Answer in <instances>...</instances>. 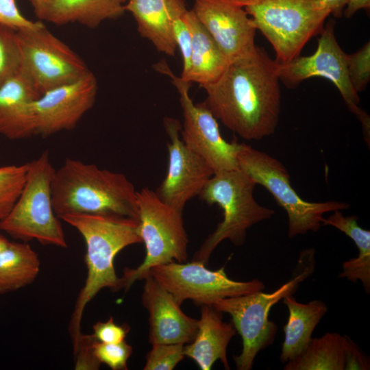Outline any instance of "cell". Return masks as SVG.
Returning <instances> with one entry per match:
<instances>
[{
    "label": "cell",
    "instance_id": "obj_1",
    "mask_svg": "<svg viewBox=\"0 0 370 370\" xmlns=\"http://www.w3.org/2000/svg\"><path fill=\"white\" fill-rule=\"evenodd\" d=\"M278 63L256 46L230 62L221 75L203 88L204 103L217 120L246 140H260L278 125L281 90Z\"/></svg>",
    "mask_w": 370,
    "mask_h": 370
},
{
    "label": "cell",
    "instance_id": "obj_2",
    "mask_svg": "<svg viewBox=\"0 0 370 370\" xmlns=\"http://www.w3.org/2000/svg\"><path fill=\"white\" fill-rule=\"evenodd\" d=\"M83 237L87 275L77 296L69 331L75 354L82 333L81 321L87 304L103 288L121 290V278L114 268L116 256L124 248L142 243L138 220L115 215L71 214L60 217Z\"/></svg>",
    "mask_w": 370,
    "mask_h": 370
},
{
    "label": "cell",
    "instance_id": "obj_3",
    "mask_svg": "<svg viewBox=\"0 0 370 370\" xmlns=\"http://www.w3.org/2000/svg\"><path fill=\"white\" fill-rule=\"evenodd\" d=\"M54 212L115 215L138 220L137 190L121 173L67 158L55 169L51 182Z\"/></svg>",
    "mask_w": 370,
    "mask_h": 370
},
{
    "label": "cell",
    "instance_id": "obj_4",
    "mask_svg": "<svg viewBox=\"0 0 370 370\" xmlns=\"http://www.w3.org/2000/svg\"><path fill=\"white\" fill-rule=\"evenodd\" d=\"M315 251L310 248L301 251L293 277L271 293L262 291L220 299L210 306L217 310L229 314L241 335L243 349L234 356L236 369L250 370L261 350L271 345L278 330L277 325L269 319L273 306L288 295H293L301 282L314 271Z\"/></svg>",
    "mask_w": 370,
    "mask_h": 370
},
{
    "label": "cell",
    "instance_id": "obj_5",
    "mask_svg": "<svg viewBox=\"0 0 370 370\" xmlns=\"http://www.w3.org/2000/svg\"><path fill=\"white\" fill-rule=\"evenodd\" d=\"M256 185L239 169L214 173L199 197L210 205H219L223 219L195 252L193 260L207 263L212 251L224 240L236 246L243 245L249 228L275 214L273 210L256 201L254 190Z\"/></svg>",
    "mask_w": 370,
    "mask_h": 370
},
{
    "label": "cell",
    "instance_id": "obj_6",
    "mask_svg": "<svg viewBox=\"0 0 370 370\" xmlns=\"http://www.w3.org/2000/svg\"><path fill=\"white\" fill-rule=\"evenodd\" d=\"M54 171L48 151L28 162L24 186L10 213L0 221V230L22 242L36 240L42 245L67 247L52 204Z\"/></svg>",
    "mask_w": 370,
    "mask_h": 370
},
{
    "label": "cell",
    "instance_id": "obj_7",
    "mask_svg": "<svg viewBox=\"0 0 370 370\" xmlns=\"http://www.w3.org/2000/svg\"><path fill=\"white\" fill-rule=\"evenodd\" d=\"M138 233L145 247L143 262L134 269L125 268L121 278V290H128L143 280L149 270L172 261L184 262L188 254V236L182 211L164 202L148 188L137 191Z\"/></svg>",
    "mask_w": 370,
    "mask_h": 370
},
{
    "label": "cell",
    "instance_id": "obj_8",
    "mask_svg": "<svg viewBox=\"0 0 370 370\" xmlns=\"http://www.w3.org/2000/svg\"><path fill=\"white\" fill-rule=\"evenodd\" d=\"M241 6L271 45L278 63L300 56L306 43L319 35L328 15L317 0H233Z\"/></svg>",
    "mask_w": 370,
    "mask_h": 370
},
{
    "label": "cell",
    "instance_id": "obj_9",
    "mask_svg": "<svg viewBox=\"0 0 370 370\" xmlns=\"http://www.w3.org/2000/svg\"><path fill=\"white\" fill-rule=\"evenodd\" d=\"M236 158L238 169L256 184L264 187L286 211L288 218V236L291 238L308 232H317L322 225L324 214L349 208V204L342 201L304 200L292 187L289 173L284 164L250 145L240 143Z\"/></svg>",
    "mask_w": 370,
    "mask_h": 370
},
{
    "label": "cell",
    "instance_id": "obj_10",
    "mask_svg": "<svg viewBox=\"0 0 370 370\" xmlns=\"http://www.w3.org/2000/svg\"><path fill=\"white\" fill-rule=\"evenodd\" d=\"M149 273L180 305L191 299L198 306H210L220 299L263 291L265 288L258 279L234 280L227 277L224 267L212 271L204 263L195 260L160 264L151 268Z\"/></svg>",
    "mask_w": 370,
    "mask_h": 370
},
{
    "label": "cell",
    "instance_id": "obj_11",
    "mask_svg": "<svg viewBox=\"0 0 370 370\" xmlns=\"http://www.w3.org/2000/svg\"><path fill=\"white\" fill-rule=\"evenodd\" d=\"M335 22L330 20L319 34L317 47L313 54L297 56L285 63H278L280 82L289 88L297 86L312 77H321L332 82L341 93L346 106L362 123L369 138V117L358 107V93L352 87L347 72V54L338 45L334 32Z\"/></svg>",
    "mask_w": 370,
    "mask_h": 370
},
{
    "label": "cell",
    "instance_id": "obj_12",
    "mask_svg": "<svg viewBox=\"0 0 370 370\" xmlns=\"http://www.w3.org/2000/svg\"><path fill=\"white\" fill-rule=\"evenodd\" d=\"M21 68L41 95L90 71L85 62L43 25L17 31Z\"/></svg>",
    "mask_w": 370,
    "mask_h": 370
},
{
    "label": "cell",
    "instance_id": "obj_13",
    "mask_svg": "<svg viewBox=\"0 0 370 370\" xmlns=\"http://www.w3.org/2000/svg\"><path fill=\"white\" fill-rule=\"evenodd\" d=\"M170 77L180 97L183 112L182 139L193 152L204 160L214 173L238 169V143L225 140L217 119L203 103H195L189 95L191 82L176 76L166 62H158L156 68Z\"/></svg>",
    "mask_w": 370,
    "mask_h": 370
},
{
    "label": "cell",
    "instance_id": "obj_14",
    "mask_svg": "<svg viewBox=\"0 0 370 370\" xmlns=\"http://www.w3.org/2000/svg\"><path fill=\"white\" fill-rule=\"evenodd\" d=\"M164 125L169 137L168 168L156 193L164 202L183 211L190 199L199 196L214 172L184 144L180 137L181 126L176 119L165 118Z\"/></svg>",
    "mask_w": 370,
    "mask_h": 370
},
{
    "label": "cell",
    "instance_id": "obj_15",
    "mask_svg": "<svg viewBox=\"0 0 370 370\" xmlns=\"http://www.w3.org/2000/svg\"><path fill=\"white\" fill-rule=\"evenodd\" d=\"M97 90V79L90 71L42 94L32 105L36 134L47 137L74 128L93 106Z\"/></svg>",
    "mask_w": 370,
    "mask_h": 370
},
{
    "label": "cell",
    "instance_id": "obj_16",
    "mask_svg": "<svg viewBox=\"0 0 370 370\" xmlns=\"http://www.w3.org/2000/svg\"><path fill=\"white\" fill-rule=\"evenodd\" d=\"M192 10L229 62L255 49L254 23L233 0H194Z\"/></svg>",
    "mask_w": 370,
    "mask_h": 370
},
{
    "label": "cell",
    "instance_id": "obj_17",
    "mask_svg": "<svg viewBox=\"0 0 370 370\" xmlns=\"http://www.w3.org/2000/svg\"><path fill=\"white\" fill-rule=\"evenodd\" d=\"M145 284L142 304L149 314L151 344H188L195 337L198 319L183 312L172 295L148 273Z\"/></svg>",
    "mask_w": 370,
    "mask_h": 370
},
{
    "label": "cell",
    "instance_id": "obj_18",
    "mask_svg": "<svg viewBox=\"0 0 370 370\" xmlns=\"http://www.w3.org/2000/svg\"><path fill=\"white\" fill-rule=\"evenodd\" d=\"M40 96L21 68L0 86V134L10 140L36 134L32 105Z\"/></svg>",
    "mask_w": 370,
    "mask_h": 370
},
{
    "label": "cell",
    "instance_id": "obj_19",
    "mask_svg": "<svg viewBox=\"0 0 370 370\" xmlns=\"http://www.w3.org/2000/svg\"><path fill=\"white\" fill-rule=\"evenodd\" d=\"M125 10L133 15L142 37L159 52L175 56L177 47L173 25L175 18L187 10L184 0H127Z\"/></svg>",
    "mask_w": 370,
    "mask_h": 370
},
{
    "label": "cell",
    "instance_id": "obj_20",
    "mask_svg": "<svg viewBox=\"0 0 370 370\" xmlns=\"http://www.w3.org/2000/svg\"><path fill=\"white\" fill-rule=\"evenodd\" d=\"M200 306L197 334L191 343L184 345V356L193 359L201 370L211 369L217 360L230 369L227 347L236 330L232 321H223L221 312L212 306Z\"/></svg>",
    "mask_w": 370,
    "mask_h": 370
},
{
    "label": "cell",
    "instance_id": "obj_21",
    "mask_svg": "<svg viewBox=\"0 0 370 370\" xmlns=\"http://www.w3.org/2000/svg\"><path fill=\"white\" fill-rule=\"evenodd\" d=\"M358 346L347 335L328 332L312 338L304 352L285 363L284 370H354Z\"/></svg>",
    "mask_w": 370,
    "mask_h": 370
},
{
    "label": "cell",
    "instance_id": "obj_22",
    "mask_svg": "<svg viewBox=\"0 0 370 370\" xmlns=\"http://www.w3.org/2000/svg\"><path fill=\"white\" fill-rule=\"evenodd\" d=\"M282 299L288 308V317L284 326V339L280 360L286 363L299 356L306 349L314 328L328 312V306L318 299L300 303L292 295Z\"/></svg>",
    "mask_w": 370,
    "mask_h": 370
},
{
    "label": "cell",
    "instance_id": "obj_23",
    "mask_svg": "<svg viewBox=\"0 0 370 370\" xmlns=\"http://www.w3.org/2000/svg\"><path fill=\"white\" fill-rule=\"evenodd\" d=\"M185 18L191 34L190 68L186 82L203 87L215 82L229 62L192 10L186 11Z\"/></svg>",
    "mask_w": 370,
    "mask_h": 370
},
{
    "label": "cell",
    "instance_id": "obj_24",
    "mask_svg": "<svg viewBox=\"0 0 370 370\" xmlns=\"http://www.w3.org/2000/svg\"><path fill=\"white\" fill-rule=\"evenodd\" d=\"M127 0H49L43 20L57 25L78 23L94 28L125 12Z\"/></svg>",
    "mask_w": 370,
    "mask_h": 370
},
{
    "label": "cell",
    "instance_id": "obj_25",
    "mask_svg": "<svg viewBox=\"0 0 370 370\" xmlns=\"http://www.w3.org/2000/svg\"><path fill=\"white\" fill-rule=\"evenodd\" d=\"M40 269L39 257L28 243L11 241L0 235V294L31 284Z\"/></svg>",
    "mask_w": 370,
    "mask_h": 370
},
{
    "label": "cell",
    "instance_id": "obj_26",
    "mask_svg": "<svg viewBox=\"0 0 370 370\" xmlns=\"http://www.w3.org/2000/svg\"><path fill=\"white\" fill-rule=\"evenodd\" d=\"M341 210H335L324 218L322 225H330L349 236L358 249L357 258L343 263V271L338 278L356 282L360 280L366 293L370 292V231L362 228L356 216H344Z\"/></svg>",
    "mask_w": 370,
    "mask_h": 370
},
{
    "label": "cell",
    "instance_id": "obj_27",
    "mask_svg": "<svg viewBox=\"0 0 370 370\" xmlns=\"http://www.w3.org/2000/svg\"><path fill=\"white\" fill-rule=\"evenodd\" d=\"M28 162L0 166V221L10 213L24 186Z\"/></svg>",
    "mask_w": 370,
    "mask_h": 370
},
{
    "label": "cell",
    "instance_id": "obj_28",
    "mask_svg": "<svg viewBox=\"0 0 370 370\" xmlns=\"http://www.w3.org/2000/svg\"><path fill=\"white\" fill-rule=\"evenodd\" d=\"M17 31L0 24V86L21 68Z\"/></svg>",
    "mask_w": 370,
    "mask_h": 370
},
{
    "label": "cell",
    "instance_id": "obj_29",
    "mask_svg": "<svg viewBox=\"0 0 370 370\" xmlns=\"http://www.w3.org/2000/svg\"><path fill=\"white\" fill-rule=\"evenodd\" d=\"M151 345V349L146 356L144 370H172L185 357L184 344Z\"/></svg>",
    "mask_w": 370,
    "mask_h": 370
},
{
    "label": "cell",
    "instance_id": "obj_30",
    "mask_svg": "<svg viewBox=\"0 0 370 370\" xmlns=\"http://www.w3.org/2000/svg\"><path fill=\"white\" fill-rule=\"evenodd\" d=\"M92 354L100 363L113 370L127 369V362L132 353V347L125 341L117 343H106L95 339L92 343Z\"/></svg>",
    "mask_w": 370,
    "mask_h": 370
},
{
    "label": "cell",
    "instance_id": "obj_31",
    "mask_svg": "<svg viewBox=\"0 0 370 370\" xmlns=\"http://www.w3.org/2000/svg\"><path fill=\"white\" fill-rule=\"evenodd\" d=\"M347 72L356 92L365 90L370 81V42L356 52L347 54Z\"/></svg>",
    "mask_w": 370,
    "mask_h": 370
},
{
    "label": "cell",
    "instance_id": "obj_32",
    "mask_svg": "<svg viewBox=\"0 0 370 370\" xmlns=\"http://www.w3.org/2000/svg\"><path fill=\"white\" fill-rule=\"evenodd\" d=\"M186 11L175 18L173 25L174 38L183 61V69L180 77L184 81L190 71L191 56V34L185 18Z\"/></svg>",
    "mask_w": 370,
    "mask_h": 370
},
{
    "label": "cell",
    "instance_id": "obj_33",
    "mask_svg": "<svg viewBox=\"0 0 370 370\" xmlns=\"http://www.w3.org/2000/svg\"><path fill=\"white\" fill-rule=\"evenodd\" d=\"M0 24L16 31L34 29L44 25L24 16L17 6L16 0H0Z\"/></svg>",
    "mask_w": 370,
    "mask_h": 370
},
{
    "label": "cell",
    "instance_id": "obj_34",
    "mask_svg": "<svg viewBox=\"0 0 370 370\" xmlns=\"http://www.w3.org/2000/svg\"><path fill=\"white\" fill-rule=\"evenodd\" d=\"M92 336L95 340L106 343H117L125 338L130 331L127 324L119 325L112 317L106 321H98L93 326Z\"/></svg>",
    "mask_w": 370,
    "mask_h": 370
},
{
    "label": "cell",
    "instance_id": "obj_35",
    "mask_svg": "<svg viewBox=\"0 0 370 370\" xmlns=\"http://www.w3.org/2000/svg\"><path fill=\"white\" fill-rule=\"evenodd\" d=\"M347 0H317V8L327 14H332L336 18L341 17Z\"/></svg>",
    "mask_w": 370,
    "mask_h": 370
},
{
    "label": "cell",
    "instance_id": "obj_36",
    "mask_svg": "<svg viewBox=\"0 0 370 370\" xmlns=\"http://www.w3.org/2000/svg\"><path fill=\"white\" fill-rule=\"evenodd\" d=\"M370 0H347L343 12V15L347 18H351L357 11L361 9H369Z\"/></svg>",
    "mask_w": 370,
    "mask_h": 370
},
{
    "label": "cell",
    "instance_id": "obj_37",
    "mask_svg": "<svg viewBox=\"0 0 370 370\" xmlns=\"http://www.w3.org/2000/svg\"><path fill=\"white\" fill-rule=\"evenodd\" d=\"M35 14L41 20H43L46 8L49 0H29Z\"/></svg>",
    "mask_w": 370,
    "mask_h": 370
}]
</instances>
